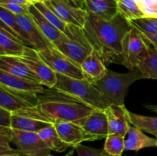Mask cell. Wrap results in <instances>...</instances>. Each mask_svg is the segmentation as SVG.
Returning <instances> with one entry per match:
<instances>
[{"label":"cell","instance_id":"6da1fadb","mask_svg":"<svg viewBox=\"0 0 157 156\" xmlns=\"http://www.w3.org/2000/svg\"><path fill=\"white\" fill-rule=\"evenodd\" d=\"M132 27L130 21L121 13L111 20L88 13L83 29L94 50L107 66L110 64H122L123 44Z\"/></svg>","mask_w":157,"mask_h":156},{"label":"cell","instance_id":"7a4b0ae2","mask_svg":"<svg viewBox=\"0 0 157 156\" xmlns=\"http://www.w3.org/2000/svg\"><path fill=\"white\" fill-rule=\"evenodd\" d=\"M38 107L54 122L70 121L78 124L94 110L54 88L46 90L44 94L38 95Z\"/></svg>","mask_w":157,"mask_h":156},{"label":"cell","instance_id":"3957f363","mask_svg":"<svg viewBox=\"0 0 157 156\" xmlns=\"http://www.w3.org/2000/svg\"><path fill=\"white\" fill-rule=\"evenodd\" d=\"M54 89L94 110H104L109 106L98 88L87 79H76L57 73Z\"/></svg>","mask_w":157,"mask_h":156},{"label":"cell","instance_id":"277c9868","mask_svg":"<svg viewBox=\"0 0 157 156\" xmlns=\"http://www.w3.org/2000/svg\"><path fill=\"white\" fill-rule=\"evenodd\" d=\"M143 78L142 73L139 70L128 73H117L107 70L101 79L94 81L92 84L98 88L109 105L121 106L124 105L129 87L135 81Z\"/></svg>","mask_w":157,"mask_h":156},{"label":"cell","instance_id":"5b68a950","mask_svg":"<svg viewBox=\"0 0 157 156\" xmlns=\"http://www.w3.org/2000/svg\"><path fill=\"white\" fill-rule=\"evenodd\" d=\"M52 44L80 66L94 50L83 28L71 24H67L64 35Z\"/></svg>","mask_w":157,"mask_h":156},{"label":"cell","instance_id":"8992f818","mask_svg":"<svg viewBox=\"0 0 157 156\" xmlns=\"http://www.w3.org/2000/svg\"><path fill=\"white\" fill-rule=\"evenodd\" d=\"M0 87L22 96L34 106H38V95L44 94L46 91L44 86L41 83L14 76L1 70Z\"/></svg>","mask_w":157,"mask_h":156},{"label":"cell","instance_id":"52a82bcc","mask_svg":"<svg viewBox=\"0 0 157 156\" xmlns=\"http://www.w3.org/2000/svg\"><path fill=\"white\" fill-rule=\"evenodd\" d=\"M150 44L139 30L132 27L123 44L122 64L130 71L138 69L140 62L148 51Z\"/></svg>","mask_w":157,"mask_h":156},{"label":"cell","instance_id":"ba28073f","mask_svg":"<svg viewBox=\"0 0 157 156\" xmlns=\"http://www.w3.org/2000/svg\"><path fill=\"white\" fill-rule=\"evenodd\" d=\"M38 53L56 73L76 79H85L81 66L61 53L53 44L39 50Z\"/></svg>","mask_w":157,"mask_h":156},{"label":"cell","instance_id":"9c48e42d","mask_svg":"<svg viewBox=\"0 0 157 156\" xmlns=\"http://www.w3.org/2000/svg\"><path fill=\"white\" fill-rule=\"evenodd\" d=\"M52 125H54L53 121L43 114L38 106L12 113V128L14 129L38 133Z\"/></svg>","mask_w":157,"mask_h":156},{"label":"cell","instance_id":"30bf717a","mask_svg":"<svg viewBox=\"0 0 157 156\" xmlns=\"http://www.w3.org/2000/svg\"><path fill=\"white\" fill-rule=\"evenodd\" d=\"M19 59L38 77L42 85L48 89L54 88L57 82V73L46 64L38 50L26 46L22 56Z\"/></svg>","mask_w":157,"mask_h":156},{"label":"cell","instance_id":"8fae6325","mask_svg":"<svg viewBox=\"0 0 157 156\" xmlns=\"http://www.w3.org/2000/svg\"><path fill=\"white\" fill-rule=\"evenodd\" d=\"M12 143L25 156H48L52 150L45 145L38 133L12 128Z\"/></svg>","mask_w":157,"mask_h":156},{"label":"cell","instance_id":"7c38bea8","mask_svg":"<svg viewBox=\"0 0 157 156\" xmlns=\"http://www.w3.org/2000/svg\"><path fill=\"white\" fill-rule=\"evenodd\" d=\"M43 2L65 23L84 28L88 17V12L85 9L76 7L67 0H43Z\"/></svg>","mask_w":157,"mask_h":156},{"label":"cell","instance_id":"4fadbf2b","mask_svg":"<svg viewBox=\"0 0 157 156\" xmlns=\"http://www.w3.org/2000/svg\"><path fill=\"white\" fill-rule=\"evenodd\" d=\"M84 129L87 141L101 140L109 135V125L104 110H94L79 123Z\"/></svg>","mask_w":157,"mask_h":156},{"label":"cell","instance_id":"5bb4252c","mask_svg":"<svg viewBox=\"0 0 157 156\" xmlns=\"http://www.w3.org/2000/svg\"><path fill=\"white\" fill-rule=\"evenodd\" d=\"M16 17L18 24L24 33L25 37L29 41L30 47L39 51L52 45V43L40 31L29 14L18 15H16Z\"/></svg>","mask_w":157,"mask_h":156},{"label":"cell","instance_id":"9a60e30c","mask_svg":"<svg viewBox=\"0 0 157 156\" xmlns=\"http://www.w3.org/2000/svg\"><path fill=\"white\" fill-rule=\"evenodd\" d=\"M127 110L124 105L110 104L104 110L107 117L109 134H118L125 137L130 127L127 116Z\"/></svg>","mask_w":157,"mask_h":156},{"label":"cell","instance_id":"2e32d148","mask_svg":"<svg viewBox=\"0 0 157 156\" xmlns=\"http://www.w3.org/2000/svg\"><path fill=\"white\" fill-rule=\"evenodd\" d=\"M54 125L61 140L69 147L75 148L87 141L84 129L79 124L70 121H55Z\"/></svg>","mask_w":157,"mask_h":156},{"label":"cell","instance_id":"e0dca14e","mask_svg":"<svg viewBox=\"0 0 157 156\" xmlns=\"http://www.w3.org/2000/svg\"><path fill=\"white\" fill-rule=\"evenodd\" d=\"M81 67L85 79L90 82L101 79L108 70L104 61L95 50L85 58L81 64Z\"/></svg>","mask_w":157,"mask_h":156},{"label":"cell","instance_id":"ac0fdd59","mask_svg":"<svg viewBox=\"0 0 157 156\" xmlns=\"http://www.w3.org/2000/svg\"><path fill=\"white\" fill-rule=\"evenodd\" d=\"M85 9L89 14L106 20H111L119 12L117 0H85Z\"/></svg>","mask_w":157,"mask_h":156},{"label":"cell","instance_id":"d6986e66","mask_svg":"<svg viewBox=\"0 0 157 156\" xmlns=\"http://www.w3.org/2000/svg\"><path fill=\"white\" fill-rule=\"evenodd\" d=\"M0 70L14 76L39 82L38 77L31 71L25 63L19 59V58L0 56Z\"/></svg>","mask_w":157,"mask_h":156},{"label":"cell","instance_id":"ffe728a7","mask_svg":"<svg viewBox=\"0 0 157 156\" xmlns=\"http://www.w3.org/2000/svg\"><path fill=\"white\" fill-rule=\"evenodd\" d=\"M26 45L9 31L0 28V56L20 58Z\"/></svg>","mask_w":157,"mask_h":156},{"label":"cell","instance_id":"44dd1931","mask_svg":"<svg viewBox=\"0 0 157 156\" xmlns=\"http://www.w3.org/2000/svg\"><path fill=\"white\" fill-rule=\"evenodd\" d=\"M127 135L128 137L125 140L126 151H138L145 148L157 147L156 139L147 136L137 127H130Z\"/></svg>","mask_w":157,"mask_h":156},{"label":"cell","instance_id":"7402d4cb","mask_svg":"<svg viewBox=\"0 0 157 156\" xmlns=\"http://www.w3.org/2000/svg\"><path fill=\"white\" fill-rule=\"evenodd\" d=\"M29 12L40 31L52 44L64 35L63 32L58 30L50 21L46 19L45 17L38 10L34 4H30L29 6Z\"/></svg>","mask_w":157,"mask_h":156},{"label":"cell","instance_id":"603a6c76","mask_svg":"<svg viewBox=\"0 0 157 156\" xmlns=\"http://www.w3.org/2000/svg\"><path fill=\"white\" fill-rule=\"evenodd\" d=\"M31 106H36L32 105L22 96H18L12 92L9 91L4 87H0V108L15 113L19 110Z\"/></svg>","mask_w":157,"mask_h":156},{"label":"cell","instance_id":"cb8c5ba5","mask_svg":"<svg viewBox=\"0 0 157 156\" xmlns=\"http://www.w3.org/2000/svg\"><path fill=\"white\" fill-rule=\"evenodd\" d=\"M0 28H3L9 31L10 33L21 40L26 46L30 47L29 41L25 37L24 33L18 24L16 15L2 6H0Z\"/></svg>","mask_w":157,"mask_h":156},{"label":"cell","instance_id":"d4e9b609","mask_svg":"<svg viewBox=\"0 0 157 156\" xmlns=\"http://www.w3.org/2000/svg\"><path fill=\"white\" fill-rule=\"evenodd\" d=\"M143 77L157 80V50L150 44L147 54L140 62L138 69Z\"/></svg>","mask_w":157,"mask_h":156},{"label":"cell","instance_id":"484cf974","mask_svg":"<svg viewBox=\"0 0 157 156\" xmlns=\"http://www.w3.org/2000/svg\"><path fill=\"white\" fill-rule=\"evenodd\" d=\"M38 133L43 142L52 151L61 153L64 152L67 148H69L68 145L61 140L54 125L43 128Z\"/></svg>","mask_w":157,"mask_h":156},{"label":"cell","instance_id":"4316f807","mask_svg":"<svg viewBox=\"0 0 157 156\" xmlns=\"http://www.w3.org/2000/svg\"><path fill=\"white\" fill-rule=\"evenodd\" d=\"M130 124L157 137V116H145L127 111Z\"/></svg>","mask_w":157,"mask_h":156},{"label":"cell","instance_id":"83f0119b","mask_svg":"<svg viewBox=\"0 0 157 156\" xmlns=\"http://www.w3.org/2000/svg\"><path fill=\"white\" fill-rule=\"evenodd\" d=\"M124 136L118 134H109L105 139L104 151L109 156L122 155L125 151Z\"/></svg>","mask_w":157,"mask_h":156},{"label":"cell","instance_id":"f1b7e54d","mask_svg":"<svg viewBox=\"0 0 157 156\" xmlns=\"http://www.w3.org/2000/svg\"><path fill=\"white\" fill-rule=\"evenodd\" d=\"M119 12L128 21L144 18V15L133 0H117Z\"/></svg>","mask_w":157,"mask_h":156},{"label":"cell","instance_id":"f546056e","mask_svg":"<svg viewBox=\"0 0 157 156\" xmlns=\"http://www.w3.org/2000/svg\"><path fill=\"white\" fill-rule=\"evenodd\" d=\"M35 6L38 9V10L45 17L46 19L50 21L55 27H56L58 30L64 33L66 30L67 24L61 20L50 8L48 7L43 1L38 2L35 3Z\"/></svg>","mask_w":157,"mask_h":156},{"label":"cell","instance_id":"4dcf8cb0","mask_svg":"<svg viewBox=\"0 0 157 156\" xmlns=\"http://www.w3.org/2000/svg\"><path fill=\"white\" fill-rule=\"evenodd\" d=\"M130 22L133 27L136 28L145 36L157 33V18L144 17L133 20Z\"/></svg>","mask_w":157,"mask_h":156},{"label":"cell","instance_id":"1f68e13d","mask_svg":"<svg viewBox=\"0 0 157 156\" xmlns=\"http://www.w3.org/2000/svg\"><path fill=\"white\" fill-rule=\"evenodd\" d=\"M144 16L148 18H157V0H133Z\"/></svg>","mask_w":157,"mask_h":156},{"label":"cell","instance_id":"d6a6232c","mask_svg":"<svg viewBox=\"0 0 157 156\" xmlns=\"http://www.w3.org/2000/svg\"><path fill=\"white\" fill-rule=\"evenodd\" d=\"M0 6L10 11L15 15H27L29 12V6L18 4L9 0H2L0 1Z\"/></svg>","mask_w":157,"mask_h":156},{"label":"cell","instance_id":"836d02e7","mask_svg":"<svg viewBox=\"0 0 157 156\" xmlns=\"http://www.w3.org/2000/svg\"><path fill=\"white\" fill-rule=\"evenodd\" d=\"M78 156H109L104 151V149L92 148L83 145H78L75 147Z\"/></svg>","mask_w":157,"mask_h":156},{"label":"cell","instance_id":"e575fe53","mask_svg":"<svg viewBox=\"0 0 157 156\" xmlns=\"http://www.w3.org/2000/svg\"><path fill=\"white\" fill-rule=\"evenodd\" d=\"M12 113L5 109L0 108V126L12 128Z\"/></svg>","mask_w":157,"mask_h":156},{"label":"cell","instance_id":"d590c367","mask_svg":"<svg viewBox=\"0 0 157 156\" xmlns=\"http://www.w3.org/2000/svg\"><path fill=\"white\" fill-rule=\"evenodd\" d=\"M144 38L147 40V42H148L150 44H151V45L157 50V33L153 34V35H147V36L144 35Z\"/></svg>","mask_w":157,"mask_h":156},{"label":"cell","instance_id":"8d00e7d4","mask_svg":"<svg viewBox=\"0 0 157 156\" xmlns=\"http://www.w3.org/2000/svg\"><path fill=\"white\" fill-rule=\"evenodd\" d=\"M67 1H68L69 2L71 3L73 6H76V7L85 9V0H67Z\"/></svg>","mask_w":157,"mask_h":156},{"label":"cell","instance_id":"74e56055","mask_svg":"<svg viewBox=\"0 0 157 156\" xmlns=\"http://www.w3.org/2000/svg\"><path fill=\"white\" fill-rule=\"evenodd\" d=\"M0 1H2V0H0ZM9 1L14 2L18 3V4L21 5H24V6H29L30 5V3L27 0H9Z\"/></svg>","mask_w":157,"mask_h":156},{"label":"cell","instance_id":"f35d334b","mask_svg":"<svg viewBox=\"0 0 157 156\" xmlns=\"http://www.w3.org/2000/svg\"><path fill=\"white\" fill-rule=\"evenodd\" d=\"M146 107H147L148 110H151V111L154 112V113H157V106H153V105H147L146 106Z\"/></svg>","mask_w":157,"mask_h":156},{"label":"cell","instance_id":"ab89813d","mask_svg":"<svg viewBox=\"0 0 157 156\" xmlns=\"http://www.w3.org/2000/svg\"><path fill=\"white\" fill-rule=\"evenodd\" d=\"M21 153H7V154H0V156H21Z\"/></svg>","mask_w":157,"mask_h":156},{"label":"cell","instance_id":"60d3db41","mask_svg":"<svg viewBox=\"0 0 157 156\" xmlns=\"http://www.w3.org/2000/svg\"><path fill=\"white\" fill-rule=\"evenodd\" d=\"M28 2H29L30 4H35V3L36 2H41L42 1V0H27Z\"/></svg>","mask_w":157,"mask_h":156},{"label":"cell","instance_id":"b9f144b4","mask_svg":"<svg viewBox=\"0 0 157 156\" xmlns=\"http://www.w3.org/2000/svg\"><path fill=\"white\" fill-rule=\"evenodd\" d=\"M48 156H54V155H52V154H49V155H48Z\"/></svg>","mask_w":157,"mask_h":156},{"label":"cell","instance_id":"7bdbcfd3","mask_svg":"<svg viewBox=\"0 0 157 156\" xmlns=\"http://www.w3.org/2000/svg\"><path fill=\"white\" fill-rule=\"evenodd\" d=\"M117 156H123V155H117Z\"/></svg>","mask_w":157,"mask_h":156},{"label":"cell","instance_id":"ee69618b","mask_svg":"<svg viewBox=\"0 0 157 156\" xmlns=\"http://www.w3.org/2000/svg\"><path fill=\"white\" fill-rule=\"evenodd\" d=\"M156 141H157V137H156Z\"/></svg>","mask_w":157,"mask_h":156}]
</instances>
